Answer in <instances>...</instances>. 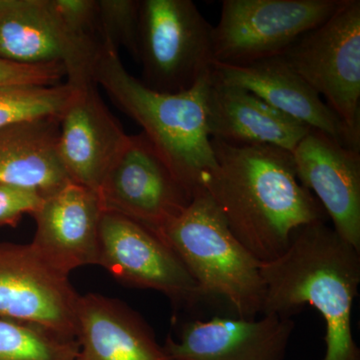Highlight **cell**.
I'll return each instance as SVG.
<instances>
[{
    "instance_id": "25",
    "label": "cell",
    "mask_w": 360,
    "mask_h": 360,
    "mask_svg": "<svg viewBox=\"0 0 360 360\" xmlns=\"http://www.w3.org/2000/svg\"><path fill=\"white\" fill-rule=\"evenodd\" d=\"M66 77L61 65H23L0 58V89L13 85H54Z\"/></svg>"
},
{
    "instance_id": "7",
    "label": "cell",
    "mask_w": 360,
    "mask_h": 360,
    "mask_svg": "<svg viewBox=\"0 0 360 360\" xmlns=\"http://www.w3.org/2000/svg\"><path fill=\"white\" fill-rule=\"evenodd\" d=\"M281 58L360 134L359 0H342L328 20L303 34Z\"/></svg>"
},
{
    "instance_id": "14",
    "label": "cell",
    "mask_w": 360,
    "mask_h": 360,
    "mask_svg": "<svg viewBox=\"0 0 360 360\" xmlns=\"http://www.w3.org/2000/svg\"><path fill=\"white\" fill-rule=\"evenodd\" d=\"M295 323L291 317L215 316L184 324L163 349L172 360H284Z\"/></svg>"
},
{
    "instance_id": "2",
    "label": "cell",
    "mask_w": 360,
    "mask_h": 360,
    "mask_svg": "<svg viewBox=\"0 0 360 360\" xmlns=\"http://www.w3.org/2000/svg\"><path fill=\"white\" fill-rule=\"evenodd\" d=\"M262 314L291 317L305 305L326 323L323 360H360L352 335V307L360 284V251L326 221L298 229L283 255L260 264Z\"/></svg>"
},
{
    "instance_id": "18",
    "label": "cell",
    "mask_w": 360,
    "mask_h": 360,
    "mask_svg": "<svg viewBox=\"0 0 360 360\" xmlns=\"http://www.w3.org/2000/svg\"><path fill=\"white\" fill-rule=\"evenodd\" d=\"M75 360H172L141 315L98 293L80 295Z\"/></svg>"
},
{
    "instance_id": "5",
    "label": "cell",
    "mask_w": 360,
    "mask_h": 360,
    "mask_svg": "<svg viewBox=\"0 0 360 360\" xmlns=\"http://www.w3.org/2000/svg\"><path fill=\"white\" fill-rule=\"evenodd\" d=\"M137 61L148 89H191L212 70V26L191 0H141Z\"/></svg>"
},
{
    "instance_id": "10",
    "label": "cell",
    "mask_w": 360,
    "mask_h": 360,
    "mask_svg": "<svg viewBox=\"0 0 360 360\" xmlns=\"http://www.w3.org/2000/svg\"><path fill=\"white\" fill-rule=\"evenodd\" d=\"M97 194L103 210L134 220L156 234L193 200L142 132L129 135Z\"/></svg>"
},
{
    "instance_id": "21",
    "label": "cell",
    "mask_w": 360,
    "mask_h": 360,
    "mask_svg": "<svg viewBox=\"0 0 360 360\" xmlns=\"http://www.w3.org/2000/svg\"><path fill=\"white\" fill-rule=\"evenodd\" d=\"M75 89L54 85H13L0 89V129L45 117L60 116Z\"/></svg>"
},
{
    "instance_id": "24",
    "label": "cell",
    "mask_w": 360,
    "mask_h": 360,
    "mask_svg": "<svg viewBox=\"0 0 360 360\" xmlns=\"http://www.w3.org/2000/svg\"><path fill=\"white\" fill-rule=\"evenodd\" d=\"M51 1L58 18L70 32L82 39L98 40L97 0H51Z\"/></svg>"
},
{
    "instance_id": "4",
    "label": "cell",
    "mask_w": 360,
    "mask_h": 360,
    "mask_svg": "<svg viewBox=\"0 0 360 360\" xmlns=\"http://www.w3.org/2000/svg\"><path fill=\"white\" fill-rule=\"evenodd\" d=\"M158 236L181 260L206 302L224 303L243 319L262 314L260 262L234 238L205 189Z\"/></svg>"
},
{
    "instance_id": "22",
    "label": "cell",
    "mask_w": 360,
    "mask_h": 360,
    "mask_svg": "<svg viewBox=\"0 0 360 360\" xmlns=\"http://www.w3.org/2000/svg\"><path fill=\"white\" fill-rule=\"evenodd\" d=\"M141 0H97V37L103 49L139 56Z\"/></svg>"
},
{
    "instance_id": "1",
    "label": "cell",
    "mask_w": 360,
    "mask_h": 360,
    "mask_svg": "<svg viewBox=\"0 0 360 360\" xmlns=\"http://www.w3.org/2000/svg\"><path fill=\"white\" fill-rule=\"evenodd\" d=\"M212 143L217 167L202 188L234 238L260 264L283 255L298 229L326 221L321 203L296 176L291 153L215 139Z\"/></svg>"
},
{
    "instance_id": "12",
    "label": "cell",
    "mask_w": 360,
    "mask_h": 360,
    "mask_svg": "<svg viewBox=\"0 0 360 360\" xmlns=\"http://www.w3.org/2000/svg\"><path fill=\"white\" fill-rule=\"evenodd\" d=\"M75 87L59 117V160L70 181L97 193L129 135L104 103L96 82Z\"/></svg>"
},
{
    "instance_id": "20",
    "label": "cell",
    "mask_w": 360,
    "mask_h": 360,
    "mask_svg": "<svg viewBox=\"0 0 360 360\" xmlns=\"http://www.w3.org/2000/svg\"><path fill=\"white\" fill-rule=\"evenodd\" d=\"M77 338L15 321L0 319V360H75Z\"/></svg>"
},
{
    "instance_id": "6",
    "label": "cell",
    "mask_w": 360,
    "mask_h": 360,
    "mask_svg": "<svg viewBox=\"0 0 360 360\" xmlns=\"http://www.w3.org/2000/svg\"><path fill=\"white\" fill-rule=\"evenodd\" d=\"M342 0H224L212 26L213 58L245 65L277 58L328 20Z\"/></svg>"
},
{
    "instance_id": "3",
    "label": "cell",
    "mask_w": 360,
    "mask_h": 360,
    "mask_svg": "<svg viewBox=\"0 0 360 360\" xmlns=\"http://www.w3.org/2000/svg\"><path fill=\"white\" fill-rule=\"evenodd\" d=\"M210 78L212 70L184 91H155L125 70L117 51L103 47L94 68L97 86L141 127L191 198L217 167L207 127Z\"/></svg>"
},
{
    "instance_id": "23",
    "label": "cell",
    "mask_w": 360,
    "mask_h": 360,
    "mask_svg": "<svg viewBox=\"0 0 360 360\" xmlns=\"http://www.w3.org/2000/svg\"><path fill=\"white\" fill-rule=\"evenodd\" d=\"M44 198V194L35 189L0 184V226L15 227L23 215L32 217Z\"/></svg>"
},
{
    "instance_id": "19",
    "label": "cell",
    "mask_w": 360,
    "mask_h": 360,
    "mask_svg": "<svg viewBox=\"0 0 360 360\" xmlns=\"http://www.w3.org/2000/svg\"><path fill=\"white\" fill-rule=\"evenodd\" d=\"M59 117H45L0 129V184L49 195L70 177L59 160Z\"/></svg>"
},
{
    "instance_id": "16",
    "label": "cell",
    "mask_w": 360,
    "mask_h": 360,
    "mask_svg": "<svg viewBox=\"0 0 360 360\" xmlns=\"http://www.w3.org/2000/svg\"><path fill=\"white\" fill-rule=\"evenodd\" d=\"M212 70L220 82L248 90L296 122L359 150L360 134L352 131L281 56L245 65L213 61Z\"/></svg>"
},
{
    "instance_id": "9",
    "label": "cell",
    "mask_w": 360,
    "mask_h": 360,
    "mask_svg": "<svg viewBox=\"0 0 360 360\" xmlns=\"http://www.w3.org/2000/svg\"><path fill=\"white\" fill-rule=\"evenodd\" d=\"M98 40L82 39L63 25L51 0H0V58L23 65H61L66 82H94Z\"/></svg>"
},
{
    "instance_id": "17",
    "label": "cell",
    "mask_w": 360,
    "mask_h": 360,
    "mask_svg": "<svg viewBox=\"0 0 360 360\" xmlns=\"http://www.w3.org/2000/svg\"><path fill=\"white\" fill-rule=\"evenodd\" d=\"M207 127L215 141L236 146H269L292 153L311 131L241 87L213 75L207 94Z\"/></svg>"
},
{
    "instance_id": "15",
    "label": "cell",
    "mask_w": 360,
    "mask_h": 360,
    "mask_svg": "<svg viewBox=\"0 0 360 360\" xmlns=\"http://www.w3.org/2000/svg\"><path fill=\"white\" fill-rule=\"evenodd\" d=\"M103 206L96 191L70 181L45 195L32 215L37 224L30 245L56 271L96 265Z\"/></svg>"
},
{
    "instance_id": "8",
    "label": "cell",
    "mask_w": 360,
    "mask_h": 360,
    "mask_svg": "<svg viewBox=\"0 0 360 360\" xmlns=\"http://www.w3.org/2000/svg\"><path fill=\"white\" fill-rule=\"evenodd\" d=\"M96 265L125 285L158 291L175 304L206 302L179 257L153 231L118 213L103 210Z\"/></svg>"
},
{
    "instance_id": "13",
    "label": "cell",
    "mask_w": 360,
    "mask_h": 360,
    "mask_svg": "<svg viewBox=\"0 0 360 360\" xmlns=\"http://www.w3.org/2000/svg\"><path fill=\"white\" fill-rule=\"evenodd\" d=\"M296 176L314 194L333 229L360 251V153L311 130L292 151Z\"/></svg>"
},
{
    "instance_id": "11",
    "label": "cell",
    "mask_w": 360,
    "mask_h": 360,
    "mask_svg": "<svg viewBox=\"0 0 360 360\" xmlns=\"http://www.w3.org/2000/svg\"><path fill=\"white\" fill-rule=\"evenodd\" d=\"M79 297L70 276L49 266L30 243H0V319L77 338Z\"/></svg>"
}]
</instances>
